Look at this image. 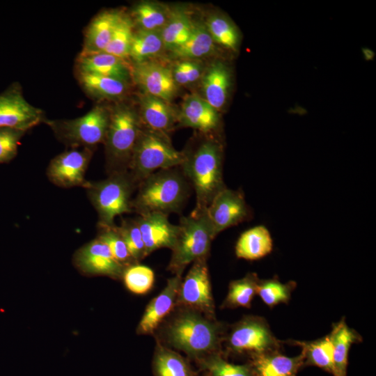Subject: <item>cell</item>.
Listing matches in <instances>:
<instances>
[{
	"mask_svg": "<svg viewBox=\"0 0 376 376\" xmlns=\"http://www.w3.org/2000/svg\"><path fill=\"white\" fill-rule=\"evenodd\" d=\"M192 148L183 151L180 166L196 194L194 212L205 211L215 196L226 187L223 180V147L221 142L205 134Z\"/></svg>",
	"mask_w": 376,
	"mask_h": 376,
	"instance_id": "obj_1",
	"label": "cell"
},
{
	"mask_svg": "<svg viewBox=\"0 0 376 376\" xmlns=\"http://www.w3.org/2000/svg\"><path fill=\"white\" fill-rule=\"evenodd\" d=\"M190 185L180 166L159 170L137 186L132 212L139 214L179 212L190 194Z\"/></svg>",
	"mask_w": 376,
	"mask_h": 376,
	"instance_id": "obj_2",
	"label": "cell"
},
{
	"mask_svg": "<svg viewBox=\"0 0 376 376\" xmlns=\"http://www.w3.org/2000/svg\"><path fill=\"white\" fill-rule=\"evenodd\" d=\"M141 127L138 109L127 100L111 106L109 125L103 143L108 175L128 171Z\"/></svg>",
	"mask_w": 376,
	"mask_h": 376,
	"instance_id": "obj_3",
	"label": "cell"
},
{
	"mask_svg": "<svg viewBox=\"0 0 376 376\" xmlns=\"http://www.w3.org/2000/svg\"><path fill=\"white\" fill-rule=\"evenodd\" d=\"M183 151L176 150L169 134L142 126L130 162L128 172L137 185L152 173L180 166Z\"/></svg>",
	"mask_w": 376,
	"mask_h": 376,
	"instance_id": "obj_4",
	"label": "cell"
},
{
	"mask_svg": "<svg viewBox=\"0 0 376 376\" xmlns=\"http://www.w3.org/2000/svg\"><path fill=\"white\" fill-rule=\"evenodd\" d=\"M137 184L127 171L108 175L102 180L88 181L85 189L98 215V226H113L118 216L132 212V196Z\"/></svg>",
	"mask_w": 376,
	"mask_h": 376,
	"instance_id": "obj_5",
	"label": "cell"
},
{
	"mask_svg": "<svg viewBox=\"0 0 376 376\" xmlns=\"http://www.w3.org/2000/svg\"><path fill=\"white\" fill-rule=\"evenodd\" d=\"M110 115L111 106L97 102L82 116L73 119H46L45 123L52 129L58 141L71 149H94L104 142Z\"/></svg>",
	"mask_w": 376,
	"mask_h": 376,
	"instance_id": "obj_6",
	"label": "cell"
},
{
	"mask_svg": "<svg viewBox=\"0 0 376 376\" xmlns=\"http://www.w3.org/2000/svg\"><path fill=\"white\" fill-rule=\"evenodd\" d=\"M178 226V233L168 267L175 274H182L189 264L206 258L214 238L205 211H192L182 217Z\"/></svg>",
	"mask_w": 376,
	"mask_h": 376,
	"instance_id": "obj_7",
	"label": "cell"
},
{
	"mask_svg": "<svg viewBox=\"0 0 376 376\" xmlns=\"http://www.w3.org/2000/svg\"><path fill=\"white\" fill-rule=\"evenodd\" d=\"M219 327L198 311H185L169 324L166 340L170 345L192 357L214 350L219 343Z\"/></svg>",
	"mask_w": 376,
	"mask_h": 376,
	"instance_id": "obj_8",
	"label": "cell"
},
{
	"mask_svg": "<svg viewBox=\"0 0 376 376\" xmlns=\"http://www.w3.org/2000/svg\"><path fill=\"white\" fill-rule=\"evenodd\" d=\"M45 120L44 111L25 99L18 81L13 82L0 93V127L27 132Z\"/></svg>",
	"mask_w": 376,
	"mask_h": 376,
	"instance_id": "obj_9",
	"label": "cell"
},
{
	"mask_svg": "<svg viewBox=\"0 0 376 376\" xmlns=\"http://www.w3.org/2000/svg\"><path fill=\"white\" fill-rule=\"evenodd\" d=\"M205 211L214 237L251 217L243 194L227 187L215 196Z\"/></svg>",
	"mask_w": 376,
	"mask_h": 376,
	"instance_id": "obj_10",
	"label": "cell"
},
{
	"mask_svg": "<svg viewBox=\"0 0 376 376\" xmlns=\"http://www.w3.org/2000/svg\"><path fill=\"white\" fill-rule=\"evenodd\" d=\"M93 148H72L54 157L47 169L49 180L62 188L86 187L85 174L93 155Z\"/></svg>",
	"mask_w": 376,
	"mask_h": 376,
	"instance_id": "obj_11",
	"label": "cell"
},
{
	"mask_svg": "<svg viewBox=\"0 0 376 376\" xmlns=\"http://www.w3.org/2000/svg\"><path fill=\"white\" fill-rule=\"evenodd\" d=\"M177 300L198 312L208 315L214 313V302L206 258L193 263L188 273L181 281Z\"/></svg>",
	"mask_w": 376,
	"mask_h": 376,
	"instance_id": "obj_12",
	"label": "cell"
},
{
	"mask_svg": "<svg viewBox=\"0 0 376 376\" xmlns=\"http://www.w3.org/2000/svg\"><path fill=\"white\" fill-rule=\"evenodd\" d=\"M132 81L141 93L169 102L177 95L179 86L175 82L171 69L155 60L132 63Z\"/></svg>",
	"mask_w": 376,
	"mask_h": 376,
	"instance_id": "obj_13",
	"label": "cell"
},
{
	"mask_svg": "<svg viewBox=\"0 0 376 376\" xmlns=\"http://www.w3.org/2000/svg\"><path fill=\"white\" fill-rule=\"evenodd\" d=\"M74 260L80 271L91 275L116 279L123 276L126 268L113 258L107 244L98 237L80 248Z\"/></svg>",
	"mask_w": 376,
	"mask_h": 376,
	"instance_id": "obj_14",
	"label": "cell"
},
{
	"mask_svg": "<svg viewBox=\"0 0 376 376\" xmlns=\"http://www.w3.org/2000/svg\"><path fill=\"white\" fill-rule=\"evenodd\" d=\"M219 112L196 93L187 95L178 110V125L212 134L220 125Z\"/></svg>",
	"mask_w": 376,
	"mask_h": 376,
	"instance_id": "obj_15",
	"label": "cell"
},
{
	"mask_svg": "<svg viewBox=\"0 0 376 376\" xmlns=\"http://www.w3.org/2000/svg\"><path fill=\"white\" fill-rule=\"evenodd\" d=\"M145 245L146 256L161 248L172 249L178 233V226L171 224L168 214L149 212L136 219Z\"/></svg>",
	"mask_w": 376,
	"mask_h": 376,
	"instance_id": "obj_16",
	"label": "cell"
},
{
	"mask_svg": "<svg viewBox=\"0 0 376 376\" xmlns=\"http://www.w3.org/2000/svg\"><path fill=\"white\" fill-rule=\"evenodd\" d=\"M275 344L269 328L261 320L250 318L239 323L232 330L228 345L235 352L265 353Z\"/></svg>",
	"mask_w": 376,
	"mask_h": 376,
	"instance_id": "obj_17",
	"label": "cell"
},
{
	"mask_svg": "<svg viewBox=\"0 0 376 376\" xmlns=\"http://www.w3.org/2000/svg\"><path fill=\"white\" fill-rule=\"evenodd\" d=\"M232 81L230 68L226 63L212 62L205 68L200 80L201 97L220 112L228 102Z\"/></svg>",
	"mask_w": 376,
	"mask_h": 376,
	"instance_id": "obj_18",
	"label": "cell"
},
{
	"mask_svg": "<svg viewBox=\"0 0 376 376\" xmlns=\"http://www.w3.org/2000/svg\"><path fill=\"white\" fill-rule=\"evenodd\" d=\"M139 115L143 127L169 134L178 124V110L161 98L140 93Z\"/></svg>",
	"mask_w": 376,
	"mask_h": 376,
	"instance_id": "obj_19",
	"label": "cell"
},
{
	"mask_svg": "<svg viewBox=\"0 0 376 376\" xmlns=\"http://www.w3.org/2000/svg\"><path fill=\"white\" fill-rule=\"evenodd\" d=\"M75 71L132 82V63L104 52L79 54Z\"/></svg>",
	"mask_w": 376,
	"mask_h": 376,
	"instance_id": "obj_20",
	"label": "cell"
},
{
	"mask_svg": "<svg viewBox=\"0 0 376 376\" xmlns=\"http://www.w3.org/2000/svg\"><path fill=\"white\" fill-rule=\"evenodd\" d=\"M182 274H176L167 281L164 290L148 304L137 328L141 334H151L171 312L177 300Z\"/></svg>",
	"mask_w": 376,
	"mask_h": 376,
	"instance_id": "obj_21",
	"label": "cell"
},
{
	"mask_svg": "<svg viewBox=\"0 0 376 376\" xmlns=\"http://www.w3.org/2000/svg\"><path fill=\"white\" fill-rule=\"evenodd\" d=\"M124 10H104L97 14L84 32L82 50L79 54H89L103 52L121 18Z\"/></svg>",
	"mask_w": 376,
	"mask_h": 376,
	"instance_id": "obj_22",
	"label": "cell"
},
{
	"mask_svg": "<svg viewBox=\"0 0 376 376\" xmlns=\"http://www.w3.org/2000/svg\"><path fill=\"white\" fill-rule=\"evenodd\" d=\"M76 77L86 94L97 102H120L130 92V82L80 72H76Z\"/></svg>",
	"mask_w": 376,
	"mask_h": 376,
	"instance_id": "obj_23",
	"label": "cell"
},
{
	"mask_svg": "<svg viewBox=\"0 0 376 376\" xmlns=\"http://www.w3.org/2000/svg\"><path fill=\"white\" fill-rule=\"evenodd\" d=\"M216 46L203 22H195L188 39L167 52L173 61L182 59L200 60L215 53Z\"/></svg>",
	"mask_w": 376,
	"mask_h": 376,
	"instance_id": "obj_24",
	"label": "cell"
},
{
	"mask_svg": "<svg viewBox=\"0 0 376 376\" xmlns=\"http://www.w3.org/2000/svg\"><path fill=\"white\" fill-rule=\"evenodd\" d=\"M273 240L269 230L263 225L243 232L235 245V255L247 260L260 259L271 253Z\"/></svg>",
	"mask_w": 376,
	"mask_h": 376,
	"instance_id": "obj_25",
	"label": "cell"
},
{
	"mask_svg": "<svg viewBox=\"0 0 376 376\" xmlns=\"http://www.w3.org/2000/svg\"><path fill=\"white\" fill-rule=\"evenodd\" d=\"M172 8L154 1H141L135 3L129 13L134 29L162 31L170 16Z\"/></svg>",
	"mask_w": 376,
	"mask_h": 376,
	"instance_id": "obj_26",
	"label": "cell"
},
{
	"mask_svg": "<svg viewBox=\"0 0 376 376\" xmlns=\"http://www.w3.org/2000/svg\"><path fill=\"white\" fill-rule=\"evenodd\" d=\"M306 358L304 350L295 357L280 354H258L253 361L256 376H295Z\"/></svg>",
	"mask_w": 376,
	"mask_h": 376,
	"instance_id": "obj_27",
	"label": "cell"
},
{
	"mask_svg": "<svg viewBox=\"0 0 376 376\" xmlns=\"http://www.w3.org/2000/svg\"><path fill=\"white\" fill-rule=\"evenodd\" d=\"M165 52L161 31H146L134 29L129 59L132 63L154 60Z\"/></svg>",
	"mask_w": 376,
	"mask_h": 376,
	"instance_id": "obj_28",
	"label": "cell"
},
{
	"mask_svg": "<svg viewBox=\"0 0 376 376\" xmlns=\"http://www.w3.org/2000/svg\"><path fill=\"white\" fill-rule=\"evenodd\" d=\"M194 24L195 21L187 10L172 8L168 21L161 31L165 52L185 42L189 37Z\"/></svg>",
	"mask_w": 376,
	"mask_h": 376,
	"instance_id": "obj_29",
	"label": "cell"
},
{
	"mask_svg": "<svg viewBox=\"0 0 376 376\" xmlns=\"http://www.w3.org/2000/svg\"><path fill=\"white\" fill-rule=\"evenodd\" d=\"M203 23L215 44L233 52L238 49L240 32L228 17L221 13H211Z\"/></svg>",
	"mask_w": 376,
	"mask_h": 376,
	"instance_id": "obj_30",
	"label": "cell"
},
{
	"mask_svg": "<svg viewBox=\"0 0 376 376\" xmlns=\"http://www.w3.org/2000/svg\"><path fill=\"white\" fill-rule=\"evenodd\" d=\"M329 336L334 347L333 374L334 376H346L348 352L357 337L343 322L335 326Z\"/></svg>",
	"mask_w": 376,
	"mask_h": 376,
	"instance_id": "obj_31",
	"label": "cell"
},
{
	"mask_svg": "<svg viewBox=\"0 0 376 376\" xmlns=\"http://www.w3.org/2000/svg\"><path fill=\"white\" fill-rule=\"evenodd\" d=\"M155 376H194L187 361L179 354L159 346L153 361Z\"/></svg>",
	"mask_w": 376,
	"mask_h": 376,
	"instance_id": "obj_32",
	"label": "cell"
},
{
	"mask_svg": "<svg viewBox=\"0 0 376 376\" xmlns=\"http://www.w3.org/2000/svg\"><path fill=\"white\" fill-rule=\"evenodd\" d=\"M134 32L133 22L129 13L124 11L110 41L102 52L130 61L129 54Z\"/></svg>",
	"mask_w": 376,
	"mask_h": 376,
	"instance_id": "obj_33",
	"label": "cell"
},
{
	"mask_svg": "<svg viewBox=\"0 0 376 376\" xmlns=\"http://www.w3.org/2000/svg\"><path fill=\"white\" fill-rule=\"evenodd\" d=\"M258 282L253 274L233 281L229 285L226 305L233 307H249L256 294Z\"/></svg>",
	"mask_w": 376,
	"mask_h": 376,
	"instance_id": "obj_34",
	"label": "cell"
},
{
	"mask_svg": "<svg viewBox=\"0 0 376 376\" xmlns=\"http://www.w3.org/2000/svg\"><path fill=\"white\" fill-rule=\"evenodd\" d=\"M123 277L127 288L136 295L147 293L155 281L153 270L149 267L138 263L126 267Z\"/></svg>",
	"mask_w": 376,
	"mask_h": 376,
	"instance_id": "obj_35",
	"label": "cell"
},
{
	"mask_svg": "<svg viewBox=\"0 0 376 376\" xmlns=\"http://www.w3.org/2000/svg\"><path fill=\"white\" fill-rule=\"evenodd\" d=\"M98 228L99 233L97 237L107 244L112 256L119 263L125 267L136 263L130 254L116 225Z\"/></svg>",
	"mask_w": 376,
	"mask_h": 376,
	"instance_id": "obj_36",
	"label": "cell"
},
{
	"mask_svg": "<svg viewBox=\"0 0 376 376\" xmlns=\"http://www.w3.org/2000/svg\"><path fill=\"white\" fill-rule=\"evenodd\" d=\"M303 346L306 358L312 364L333 373L334 347L329 336Z\"/></svg>",
	"mask_w": 376,
	"mask_h": 376,
	"instance_id": "obj_37",
	"label": "cell"
},
{
	"mask_svg": "<svg viewBox=\"0 0 376 376\" xmlns=\"http://www.w3.org/2000/svg\"><path fill=\"white\" fill-rule=\"evenodd\" d=\"M117 229L134 260L137 263L144 258L146 256L145 245L136 219H123Z\"/></svg>",
	"mask_w": 376,
	"mask_h": 376,
	"instance_id": "obj_38",
	"label": "cell"
},
{
	"mask_svg": "<svg viewBox=\"0 0 376 376\" xmlns=\"http://www.w3.org/2000/svg\"><path fill=\"white\" fill-rule=\"evenodd\" d=\"M176 84L190 86L201 80L203 73V63L201 60H175L169 66Z\"/></svg>",
	"mask_w": 376,
	"mask_h": 376,
	"instance_id": "obj_39",
	"label": "cell"
},
{
	"mask_svg": "<svg viewBox=\"0 0 376 376\" xmlns=\"http://www.w3.org/2000/svg\"><path fill=\"white\" fill-rule=\"evenodd\" d=\"M26 132L12 127H0V164H8L15 158Z\"/></svg>",
	"mask_w": 376,
	"mask_h": 376,
	"instance_id": "obj_40",
	"label": "cell"
},
{
	"mask_svg": "<svg viewBox=\"0 0 376 376\" xmlns=\"http://www.w3.org/2000/svg\"><path fill=\"white\" fill-rule=\"evenodd\" d=\"M257 294L269 306L286 301L290 297V287L275 280L258 283Z\"/></svg>",
	"mask_w": 376,
	"mask_h": 376,
	"instance_id": "obj_41",
	"label": "cell"
},
{
	"mask_svg": "<svg viewBox=\"0 0 376 376\" xmlns=\"http://www.w3.org/2000/svg\"><path fill=\"white\" fill-rule=\"evenodd\" d=\"M203 367L211 376H251L245 366L230 363L218 356H212L205 359Z\"/></svg>",
	"mask_w": 376,
	"mask_h": 376,
	"instance_id": "obj_42",
	"label": "cell"
}]
</instances>
